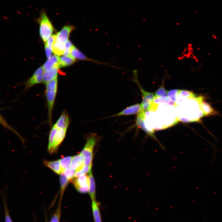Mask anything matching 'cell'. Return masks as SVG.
I'll return each mask as SVG.
<instances>
[{"label": "cell", "instance_id": "cell-20", "mask_svg": "<svg viewBox=\"0 0 222 222\" xmlns=\"http://www.w3.org/2000/svg\"><path fill=\"white\" fill-rule=\"evenodd\" d=\"M75 60L70 56H61L60 59V68L70 66L74 63Z\"/></svg>", "mask_w": 222, "mask_h": 222}, {"label": "cell", "instance_id": "cell-6", "mask_svg": "<svg viewBox=\"0 0 222 222\" xmlns=\"http://www.w3.org/2000/svg\"><path fill=\"white\" fill-rule=\"evenodd\" d=\"M74 186L79 192L87 193L88 191L89 187V180L88 176L84 175L76 178L73 181Z\"/></svg>", "mask_w": 222, "mask_h": 222}, {"label": "cell", "instance_id": "cell-9", "mask_svg": "<svg viewBox=\"0 0 222 222\" xmlns=\"http://www.w3.org/2000/svg\"><path fill=\"white\" fill-rule=\"evenodd\" d=\"M75 28L74 26L72 25H64L61 30L57 33L56 41L65 44L68 40L70 33Z\"/></svg>", "mask_w": 222, "mask_h": 222}, {"label": "cell", "instance_id": "cell-22", "mask_svg": "<svg viewBox=\"0 0 222 222\" xmlns=\"http://www.w3.org/2000/svg\"><path fill=\"white\" fill-rule=\"evenodd\" d=\"M168 91L166 90L164 88V81H162L160 87L156 91L155 94V97H167Z\"/></svg>", "mask_w": 222, "mask_h": 222}, {"label": "cell", "instance_id": "cell-25", "mask_svg": "<svg viewBox=\"0 0 222 222\" xmlns=\"http://www.w3.org/2000/svg\"><path fill=\"white\" fill-rule=\"evenodd\" d=\"M76 170L70 166L67 168L65 170L64 173L65 175L69 180L72 179L75 176Z\"/></svg>", "mask_w": 222, "mask_h": 222}, {"label": "cell", "instance_id": "cell-7", "mask_svg": "<svg viewBox=\"0 0 222 222\" xmlns=\"http://www.w3.org/2000/svg\"><path fill=\"white\" fill-rule=\"evenodd\" d=\"M145 112L141 111L138 114L136 119V125L139 128H140L149 136L157 141L160 145L161 147L164 150L163 146L158 142L154 134L153 131L147 129L146 126L145 122Z\"/></svg>", "mask_w": 222, "mask_h": 222}, {"label": "cell", "instance_id": "cell-27", "mask_svg": "<svg viewBox=\"0 0 222 222\" xmlns=\"http://www.w3.org/2000/svg\"><path fill=\"white\" fill-rule=\"evenodd\" d=\"M60 214V207H58L56 212L52 218L50 222H59Z\"/></svg>", "mask_w": 222, "mask_h": 222}, {"label": "cell", "instance_id": "cell-24", "mask_svg": "<svg viewBox=\"0 0 222 222\" xmlns=\"http://www.w3.org/2000/svg\"><path fill=\"white\" fill-rule=\"evenodd\" d=\"M178 89H174L168 91L167 97L170 102L174 104L176 101V95Z\"/></svg>", "mask_w": 222, "mask_h": 222}, {"label": "cell", "instance_id": "cell-8", "mask_svg": "<svg viewBox=\"0 0 222 222\" xmlns=\"http://www.w3.org/2000/svg\"><path fill=\"white\" fill-rule=\"evenodd\" d=\"M44 69L43 66L39 68L32 76L25 83L24 90H27L37 84L41 83L43 81Z\"/></svg>", "mask_w": 222, "mask_h": 222}, {"label": "cell", "instance_id": "cell-18", "mask_svg": "<svg viewBox=\"0 0 222 222\" xmlns=\"http://www.w3.org/2000/svg\"><path fill=\"white\" fill-rule=\"evenodd\" d=\"M65 49V44L55 41L52 45V51L58 56L63 55Z\"/></svg>", "mask_w": 222, "mask_h": 222}, {"label": "cell", "instance_id": "cell-23", "mask_svg": "<svg viewBox=\"0 0 222 222\" xmlns=\"http://www.w3.org/2000/svg\"><path fill=\"white\" fill-rule=\"evenodd\" d=\"M92 166V164L87 166L84 165L81 169L76 172L75 177H77L89 173L91 170Z\"/></svg>", "mask_w": 222, "mask_h": 222}, {"label": "cell", "instance_id": "cell-15", "mask_svg": "<svg viewBox=\"0 0 222 222\" xmlns=\"http://www.w3.org/2000/svg\"><path fill=\"white\" fill-rule=\"evenodd\" d=\"M88 176L89 180V195L92 201L96 200L95 183L92 171L91 170L89 172Z\"/></svg>", "mask_w": 222, "mask_h": 222}, {"label": "cell", "instance_id": "cell-21", "mask_svg": "<svg viewBox=\"0 0 222 222\" xmlns=\"http://www.w3.org/2000/svg\"><path fill=\"white\" fill-rule=\"evenodd\" d=\"M72 157H73L71 156H67L59 160L63 173L64 172L65 170L69 167Z\"/></svg>", "mask_w": 222, "mask_h": 222}, {"label": "cell", "instance_id": "cell-2", "mask_svg": "<svg viewBox=\"0 0 222 222\" xmlns=\"http://www.w3.org/2000/svg\"><path fill=\"white\" fill-rule=\"evenodd\" d=\"M39 15L36 20L39 25L40 37L45 43L51 36L54 28L47 14L45 8L40 10Z\"/></svg>", "mask_w": 222, "mask_h": 222}, {"label": "cell", "instance_id": "cell-3", "mask_svg": "<svg viewBox=\"0 0 222 222\" xmlns=\"http://www.w3.org/2000/svg\"><path fill=\"white\" fill-rule=\"evenodd\" d=\"M46 95L48 109L47 121L51 128L52 114L57 90V77L48 82L46 85Z\"/></svg>", "mask_w": 222, "mask_h": 222}, {"label": "cell", "instance_id": "cell-10", "mask_svg": "<svg viewBox=\"0 0 222 222\" xmlns=\"http://www.w3.org/2000/svg\"><path fill=\"white\" fill-rule=\"evenodd\" d=\"M59 68V66L56 65L44 70L42 82L44 84L46 85L48 82L57 77Z\"/></svg>", "mask_w": 222, "mask_h": 222}, {"label": "cell", "instance_id": "cell-30", "mask_svg": "<svg viewBox=\"0 0 222 222\" xmlns=\"http://www.w3.org/2000/svg\"><path fill=\"white\" fill-rule=\"evenodd\" d=\"M73 46L72 43L69 40H68L65 44V48L71 49Z\"/></svg>", "mask_w": 222, "mask_h": 222}, {"label": "cell", "instance_id": "cell-26", "mask_svg": "<svg viewBox=\"0 0 222 222\" xmlns=\"http://www.w3.org/2000/svg\"><path fill=\"white\" fill-rule=\"evenodd\" d=\"M68 180L63 173L61 174L60 177V183L62 190L64 189L66 186Z\"/></svg>", "mask_w": 222, "mask_h": 222}, {"label": "cell", "instance_id": "cell-14", "mask_svg": "<svg viewBox=\"0 0 222 222\" xmlns=\"http://www.w3.org/2000/svg\"><path fill=\"white\" fill-rule=\"evenodd\" d=\"M92 209L94 222H102L99 204L92 201Z\"/></svg>", "mask_w": 222, "mask_h": 222}, {"label": "cell", "instance_id": "cell-4", "mask_svg": "<svg viewBox=\"0 0 222 222\" xmlns=\"http://www.w3.org/2000/svg\"><path fill=\"white\" fill-rule=\"evenodd\" d=\"M96 142L95 136L93 135L88 138L86 143L80 154L84 158V165L92 164L93 150Z\"/></svg>", "mask_w": 222, "mask_h": 222}, {"label": "cell", "instance_id": "cell-16", "mask_svg": "<svg viewBox=\"0 0 222 222\" xmlns=\"http://www.w3.org/2000/svg\"><path fill=\"white\" fill-rule=\"evenodd\" d=\"M60 58L59 56L56 54L53 55L46 62L43 66L44 70L56 65L59 66L60 67Z\"/></svg>", "mask_w": 222, "mask_h": 222}, {"label": "cell", "instance_id": "cell-1", "mask_svg": "<svg viewBox=\"0 0 222 222\" xmlns=\"http://www.w3.org/2000/svg\"><path fill=\"white\" fill-rule=\"evenodd\" d=\"M70 120L66 111H63L56 122L52 127L49 134L48 150L50 153L56 151L64 139Z\"/></svg>", "mask_w": 222, "mask_h": 222}, {"label": "cell", "instance_id": "cell-19", "mask_svg": "<svg viewBox=\"0 0 222 222\" xmlns=\"http://www.w3.org/2000/svg\"><path fill=\"white\" fill-rule=\"evenodd\" d=\"M70 56L75 60L76 59L82 60L87 59L86 57L74 46L71 49Z\"/></svg>", "mask_w": 222, "mask_h": 222}, {"label": "cell", "instance_id": "cell-28", "mask_svg": "<svg viewBox=\"0 0 222 222\" xmlns=\"http://www.w3.org/2000/svg\"><path fill=\"white\" fill-rule=\"evenodd\" d=\"M56 37V35H51L48 40L46 42L49 48L52 50V45L55 41Z\"/></svg>", "mask_w": 222, "mask_h": 222}, {"label": "cell", "instance_id": "cell-31", "mask_svg": "<svg viewBox=\"0 0 222 222\" xmlns=\"http://www.w3.org/2000/svg\"><path fill=\"white\" fill-rule=\"evenodd\" d=\"M5 222H12L7 212L5 217Z\"/></svg>", "mask_w": 222, "mask_h": 222}, {"label": "cell", "instance_id": "cell-29", "mask_svg": "<svg viewBox=\"0 0 222 222\" xmlns=\"http://www.w3.org/2000/svg\"><path fill=\"white\" fill-rule=\"evenodd\" d=\"M45 48L47 58L49 59L51 57L52 50L49 48L46 42L45 43Z\"/></svg>", "mask_w": 222, "mask_h": 222}, {"label": "cell", "instance_id": "cell-17", "mask_svg": "<svg viewBox=\"0 0 222 222\" xmlns=\"http://www.w3.org/2000/svg\"><path fill=\"white\" fill-rule=\"evenodd\" d=\"M201 108L204 116H208L217 114L215 110L208 103L203 101L201 104Z\"/></svg>", "mask_w": 222, "mask_h": 222}, {"label": "cell", "instance_id": "cell-13", "mask_svg": "<svg viewBox=\"0 0 222 222\" xmlns=\"http://www.w3.org/2000/svg\"><path fill=\"white\" fill-rule=\"evenodd\" d=\"M44 163L45 166L50 168L56 174L60 175L63 173L59 160L49 161L45 160Z\"/></svg>", "mask_w": 222, "mask_h": 222}, {"label": "cell", "instance_id": "cell-11", "mask_svg": "<svg viewBox=\"0 0 222 222\" xmlns=\"http://www.w3.org/2000/svg\"><path fill=\"white\" fill-rule=\"evenodd\" d=\"M141 111V104H137L128 107L119 113L109 117L138 114Z\"/></svg>", "mask_w": 222, "mask_h": 222}, {"label": "cell", "instance_id": "cell-12", "mask_svg": "<svg viewBox=\"0 0 222 222\" xmlns=\"http://www.w3.org/2000/svg\"><path fill=\"white\" fill-rule=\"evenodd\" d=\"M84 166V158L80 153L73 157L72 159L70 166L78 171L81 169Z\"/></svg>", "mask_w": 222, "mask_h": 222}, {"label": "cell", "instance_id": "cell-5", "mask_svg": "<svg viewBox=\"0 0 222 222\" xmlns=\"http://www.w3.org/2000/svg\"><path fill=\"white\" fill-rule=\"evenodd\" d=\"M134 81L138 84L142 94V101L141 104L142 110L145 112L149 110L155 97V94L153 92H148L145 91L141 86L138 79V77H134Z\"/></svg>", "mask_w": 222, "mask_h": 222}]
</instances>
